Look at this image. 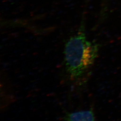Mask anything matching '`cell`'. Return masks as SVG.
I'll use <instances>...</instances> for the list:
<instances>
[{"label": "cell", "instance_id": "1", "mask_svg": "<svg viewBox=\"0 0 121 121\" xmlns=\"http://www.w3.org/2000/svg\"><path fill=\"white\" fill-rule=\"evenodd\" d=\"M99 45L86 38L83 20L75 35L65 42L64 64L66 74L74 82H81L88 74L98 56Z\"/></svg>", "mask_w": 121, "mask_h": 121}, {"label": "cell", "instance_id": "2", "mask_svg": "<svg viewBox=\"0 0 121 121\" xmlns=\"http://www.w3.org/2000/svg\"><path fill=\"white\" fill-rule=\"evenodd\" d=\"M65 121H96L93 109L66 112L64 116Z\"/></svg>", "mask_w": 121, "mask_h": 121}]
</instances>
